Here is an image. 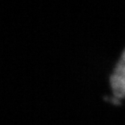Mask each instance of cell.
<instances>
[{
	"mask_svg": "<svg viewBox=\"0 0 125 125\" xmlns=\"http://www.w3.org/2000/svg\"><path fill=\"white\" fill-rule=\"evenodd\" d=\"M110 85L115 98L121 100L125 97V75L114 70L110 76Z\"/></svg>",
	"mask_w": 125,
	"mask_h": 125,
	"instance_id": "6da1fadb",
	"label": "cell"
},
{
	"mask_svg": "<svg viewBox=\"0 0 125 125\" xmlns=\"http://www.w3.org/2000/svg\"><path fill=\"white\" fill-rule=\"evenodd\" d=\"M114 70L118 71L119 73H121L122 74L125 75V49L121 53V58L119 59V61L116 64Z\"/></svg>",
	"mask_w": 125,
	"mask_h": 125,
	"instance_id": "7a4b0ae2",
	"label": "cell"
}]
</instances>
